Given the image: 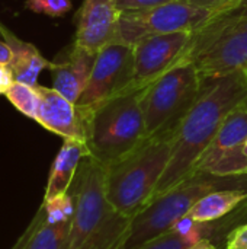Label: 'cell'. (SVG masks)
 I'll return each instance as SVG.
<instances>
[{
	"label": "cell",
	"mask_w": 247,
	"mask_h": 249,
	"mask_svg": "<svg viewBox=\"0 0 247 249\" xmlns=\"http://www.w3.org/2000/svg\"><path fill=\"white\" fill-rule=\"evenodd\" d=\"M214 16H217L214 10L185 0L140 12L119 13L114 42L134 45L147 36L195 31Z\"/></svg>",
	"instance_id": "7"
},
{
	"label": "cell",
	"mask_w": 247,
	"mask_h": 249,
	"mask_svg": "<svg viewBox=\"0 0 247 249\" xmlns=\"http://www.w3.org/2000/svg\"><path fill=\"white\" fill-rule=\"evenodd\" d=\"M106 166L86 156L73 179L70 193L74 198V212L67 249H80L103 223L112 207L105 193Z\"/></svg>",
	"instance_id": "8"
},
{
	"label": "cell",
	"mask_w": 247,
	"mask_h": 249,
	"mask_svg": "<svg viewBox=\"0 0 247 249\" xmlns=\"http://www.w3.org/2000/svg\"><path fill=\"white\" fill-rule=\"evenodd\" d=\"M4 31H6V26L0 22V35H3V32H4Z\"/></svg>",
	"instance_id": "32"
},
{
	"label": "cell",
	"mask_w": 247,
	"mask_h": 249,
	"mask_svg": "<svg viewBox=\"0 0 247 249\" xmlns=\"http://www.w3.org/2000/svg\"><path fill=\"white\" fill-rule=\"evenodd\" d=\"M1 36L9 44L13 53L9 67L13 71L15 82H20L29 86H36L38 76L41 74L42 70L49 69L51 61H48L33 44L19 39L7 28Z\"/></svg>",
	"instance_id": "17"
},
{
	"label": "cell",
	"mask_w": 247,
	"mask_h": 249,
	"mask_svg": "<svg viewBox=\"0 0 247 249\" xmlns=\"http://www.w3.org/2000/svg\"><path fill=\"white\" fill-rule=\"evenodd\" d=\"M71 219L66 217L52 220L47 217L45 209L41 204L33 216V231L23 249H67L71 231Z\"/></svg>",
	"instance_id": "19"
},
{
	"label": "cell",
	"mask_w": 247,
	"mask_h": 249,
	"mask_svg": "<svg viewBox=\"0 0 247 249\" xmlns=\"http://www.w3.org/2000/svg\"><path fill=\"white\" fill-rule=\"evenodd\" d=\"M242 7H247V0H237V3L234 4V7L231 10H237V9H242ZM229 10V12H231Z\"/></svg>",
	"instance_id": "29"
},
{
	"label": "cell",
	"mask_w": 247,
	"mask_h": 249,
	"mask_svg": "<svg viewBox=\"0 0 247 249\" xmlns=\"http://www.w3.org/2000/svg\"><path fill=\"white\" fill-rule=\"evenodd\" d=\"M220 222V220H218ZM198 223L188 217L179 220L170 231L144 244L138 249H191L202 239H210L217 231H223L227 223Z\"/></svg>",
	"instance_id": "18"
},
{
	"label": "cell",
	"mask_w": 247,
	"mask_h": 249,
	"mask_svg": "<svg viewBox=\"0 0 247 249\" xmlns=\"http://www.w3.org/2000/svg\"><path fill=\"white\" fill-rule=\"evenodd\" d=\"M13 53L6 41H0V66H9L12 61Z\"/></svg>",
	"instance_id": "26"
},
{
	"label": "cell",
	"mask_w": 247,
	"mask_h": 249,
	"mask_svg": "<svg viewBox=\"0 0 247 249\" xmlns=\"http://www.w3.org/2000/svg\"><path fill=\"white\" fill-rule=\"evenodd\" d=\"M118 18L116 0H83L76 15L74 42L98 53L114 42Z\"/></svg>",
	"instance_id": "12"
},
{
	"label": "cell",
	"mask_w": 247,
	"mask_h": 249,
	"mask_svg": "<svg viewBox=\"0 0 247 249\" xmlns=\"http://www.w3.org/2000/svg\"><path fill=\"white\" fill-rule=\"evenodd\" d=\"M132 66V45L111 42L99 50L89 83L76 102L80 117H86L108 99L130 92Z\"/></svg>",
	"instance_id": "9"
},
{
	"label": "cell",
	"mask_w": 247,
	"mask_h": 249,
	"mask_svg": "<svg viewBox=\"0 0 247 249\" xmlns=\"http://www.w3.org/2000/svg\"><path fill=\"white\" fill-rule=\"evenodd\" d=\"M15 77L13 71L9 66H0V95H6V92L13 85Z\"/></svg>",
	"instance_id": "25"
},
{
	"label": "cell",
	"mask_w": 247,
	"mask_h": 249,
	"mask_svg": "<svg viewBox=\"0 0 247 249\" xmlns=\"http://www.w3.org/2000/svg\"><path fill=\"white\" fill-rule=\"evenodd\" d=\"M194 31L147 36L132 45L134 66L130 92L143 90L170 70L185 54Z\"/></svg>",
	"instance_id": "11"
},
{
	"label": "cell",
	"mask_w": 247,
	"mask_h": 249,
	"mask_svg": "<svg viewBox=\"0 0 247 249\" xmlns=\"http://www.w3.org/2000/svg\"><path fill=\"white\" fill-rule=\"evenodd\" d=\"M181 60L191 61L201 77L243 71L247 67V16L220 13L211 18L192 32Z\"/></svg>",
	"instance_id": "5"
},
{
	"label": "cell",
	"mask_w": 247,
	"mask_h": 249,
	"mask_svg": "<svg viewBox=\"0 0 247 249\" xmlns=\"http://www.w3.org/2000/svg\"><path fill=\"white\" fill-rule=\"evenodd\" d=\"M246 98L245 71L202 77L197 101L175 131L172 155L157 184L153 200L195 174L198 159L215 137L226 117Z\"/></svg>",
	"instance_id": "1"
},
{
	"label": "cell",
	"mask_w": 247,
	"mask_h": 249,
	"mask_svg": "<svg viewBox=\"0 0 247 249\" xmlns=\"http://www.w3.org/2000/svg\"><path fill=\"white\" fill-rule=\"evenodd\" d=\"M185 1L192 3V4L199 6V7L214 10L217 15L231 10L234 7V4L237 3V0H185Z\"/></svg>",
	"instance_id": "24"
},
{
	"label": "cell",
	"mask_w": 247,
	"mask_h": 249,
	"mask_svg": "<svg viewBox=\"0 0 247 249\" xmlns=\"http://www.w3.org/2000/svg\"><path fill=\"white\" fill-rule=\"evenodd\" d=\"M173 1H179V0H116V7L119 13H128V12H140V10L159 7Z\"/></svg>",
	"instance_id": "22"
},
{
	"label": "cell",
	"mask_w": 247,
	"mask_h": 249,
	"mask_svg": "<svg viewBox=\"0 0 247 249\" xmlns=\"http://www.w3.org/2000/svg\"><path fill=\"white\" fill-rule=\"evenodd\" d=\"M86 156H89V149L84 142L76 139H64L63 146L52 162L44 200H49L68 193L77 169Z\"/></svg>",
	"instance_id": "15"
},
{
	"label": "cell",
	"mask_w": 247,
	"mask_h": 249,
	"mask_svg": "<svg viewBox=\"0 0 247 249\" xmlns=\"http://www.w3.org/2000/svg\"><path fill=\"white\" fill-rule=\"evenodd\" d=\"M25 7L33 13L61 18L71 10L73 4L71 0H25Z\"/></svg>",
	"instance_id": "21"
},
{
	"label": "cell",
	"mask_w": 247,
	"mask_h": 249,
	"mask_svg": "<svg viewBox=\"0 0 247 249\" xmlns=\"http://www.w3.org/2000/svg\"><path fill=\"white\" fill-rule=\"evenodd\" d=\"M243 71H245V74H246V77H247V67L245 69V70H243Z\"/></svg>",
	"instance_id": "33"
},
{
	"label": "cell",
	"mask_w": 247,
	"mask_h": 249,
	"mask_svg": "<svg viewBox=\"0 0 247 249\" xmlns=\"http://www.w3.org/2000/svg\"><path fill=\"white\" fill-rule=\"evenodd\" d=\"M247 201V187L221 188L208 193L199 198L186 214L188 219L198 223H211L223 220L233 212H237Z\"/></svg>",
	"instance_id": "16"
},
{
	"label": "cell",
	"mask_w": 247,
	"mask_h": 249,
	"mask_svg": "<svg viewBox=\"0 0 247 249\" xmlns=\"http://www.w3.org/2000/svg\"><path fill=\"white\" fill-rule=\"evenodd\" d=\"M247 139V98L223 121L215 137L201 155L195 172L215 177L247 175V159L242 153Z\"/></svg>",
	"instance_id": "10"
},
{
	"label": "cell",
	"mask_w": 247,
	"mask_h": 249,
	"mask_svg": "<svg viewBox=\"0 0 247 249\" xmlns=\"http://www.w3.org/2000/svg\"><path fill=\"white\" fill-rule=\"evenodd\" d=\"M39 95L36 123L45 130L63 137L84 142V125L74 102L68 101L54 88L35 86Z\"/></svg>",
	"instance_id": "14"
},
{
	"label": "cell",
	"mask_w": 247,
	"mask_h": 249,
	"mask_svg": "<svg viewBox=\"0 0 247 249\" xmlns=\"http://www.w3.org/2000/svg\"><path fill=\"white\" fill-rule=\"evenodd\" d=\"M96 55V51L80 47L73 41L55 61H51L48 70L51 71L52 88L76 104L89 83Z\"/></svg>",
	"instance_id": "13"
},
{
	"label": "cell",
	"mask_w": 247,
	"mask_h": 249,
	"mask_svg": "<svg viewBox=\"0 0 247 249\" xmlns=\"http://www.w3.org/2000/svg\"><path fill=\"white\" fill-rule=\"evenodd\" d=\"M202 85L197 67L186 60L178 61L141 92L147 137L175 134L197 101Z\"/></svg>",
	"instance_id": "6"
},
{
	"label": "cell",
	"mask_w": 247,
	"mask_h": 249,
	"mask_svg": "<svg viewBox=\"0 0 247 249\" xmlns=\"http://www.w3.org/2000/svg\"><path fill=\"white\" fill-rule=\"evenodd\" d=\"M141 92L111 98L82 118L90 158L109 166L128 156L147 139Z\"/></svg>",
	"instance_id": "3"
},
{
	"label": "cell",
	"mask_w": 247,
	"mask_h": 249,
	"mask_svg": "<svg viewBox=\"0 0 247 249\" xmlns=\"http://www.w3.org/2000/svg\"><path fill=\"white\" fill-rule=\"evenodd\" d=\"M227 249H247V223L233 228L226 236Z\"/></svg>",
	"instance_id": "23"
},
{
	"label": "cell",
	"mask_w": 247,
	"mask_h": 249,
	"mask_svg": "<svg viewBox=\"0 0 247 249\" xmlns=\"http://www.w3.org/2000/svg\"><path fill=\"white\" fill-rule=\"evenodd\" d=\"M226 13H236V15L247 16V7H242V9H237V10H231V12H226Z\"/></svg>",
	"instance_id": "30"
},
{
	"label": "cell",
	"mask_w": 247,
	"mask_h": 249,
	"mask_svg": "<svg viewBox=\"0 0 247 249\" xmlns=\"http://www.w3.org/2000/svg\"><path fill=\"white\" fill-rule=\"evenodd\" d=\"M191 249H217V247L210 239H202L199 244H197L195 247H192Z\"/></svg>",
	"instance_id": "28"
},
{
	"label": "cell",
	"mask_w": 247,
	"mask_h": 249,
	"mask_svg": "<svg viewBox=\"0 0 247 249\" xmlns=\"http://www.w3.org/2000/svg\"><path fill=\"white\" fill-rule=\"evenodd\" d=\"M32 231H33V222H31L29 223V226L25 229V232L16 239V242L13 244V247L10 249H23L25 248V245H26V242H28V239H29V236H31V233H32Z\"/></svg>",
	"instance_id": "27"
},
{
	"label": "cell",
	"mask_w": 247,
	"mask_h": 249,
	"mask_svg": "<svg viewBox=\"0 0 247 249\" xmlns=\"http://www.w3.org/2000/svg\"><path fill=\"white\" fill-rule=\"evenodd\" d=\"M173 137H147L128 156L106 166V200L116 213L131 219L153 200L172 155Z\"/></svg>",
	"instance_id": "2"
},
{
	"label": "cell",
	"mask_w": 247,
	"mask_h": 249,
	"mask_svg": "<svg viewBox=\"0 0 247 249\" xmlns=\"http://www.w3.org/2000/svg\"><path fill=\"white\" fill-rule=\"evenodd\" d=\"M242 153H243V156L247 159V139L246 142L243 143V147H242Z\"/></svg>",
	"instance_id": "31"
},
{
	"label": "cell",
	"mask_w": 247,
	"mask_h": 249,
	"mask_svg": "<svg viewBox=\"0 0 247 249\" xmlns=\"http://www.w3.org/2000/svg\"><path fill=\"white\" fill-rule=\"evenodd\" d=\"M239 187H247V175L215 177L205 172L192 174L188 179L159 196L131 217L118 249H138L170 231L208 193Z\"/></svg>",
	"instance_id": "4"
},
{
	"label": "cell",
	"mask_w": 247,
	"mask_h": 249,
	"mask_svg": "<svg viewBox=\"0 0 247 249\" xmlns=\"http://www.w3.org/2000/svg\"><path fill=\"white\" fill-rule=\"evenodd\" d=\"M4 96L25 117L33 121L36 120L38 107H39V95L35 86H29L20 82H13V85L6 92Z\"/></svg>",
	"instance_id": "20"
}]
</instances>
